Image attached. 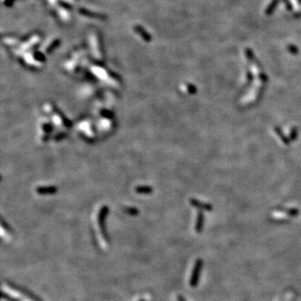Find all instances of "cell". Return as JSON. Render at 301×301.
<instances>
[{
    "mask_svg": "<svg viewBox=\"0 0 301 301\" xmlns=\"http://www.w3.org/2000/svg\"><path fill=\"white\" fill-rule=\"evenodd\" d=\"M202 259H197L194 268H193V273H192V276H191V280H190V284L193 287H195L197 283H198L199 279V274L202 270Z\"/></svg>",
    "mask_w": 301,
    "mask_h": 301,
    "instance_id": "1",
    "label": "cell"
},
{
    "mask_svg": "<svg viewBox=\"0 0 301 301\" xmlns=\"http://www.w3.org/2000/svg\"><path fill=\"white\" fill-rule=\"evenodd\" d=\"M105 215H106V209L104 208L100 213L99 215V224L100 227V229H101V233H102V235L104 238L105 240H108V236H107V233H106V230H105Z\"/></svg>",
    "mask_w": 301,
    "mask_h": 301,
    "instance_id": "2",
    "label": "cell"
},
{
    "mask_svg": "<svg viewBox=\"0 0 301 301\" xmlns=\"http://www.w3.org/2000/svg\"><path fill=\"white\" fill-rule=\"evenodd\" d=\"M135 33H137L138 35H140V36L142 37V39H145V41H149V40H150V37H149V35H148L147 33H146V31H145V30L143 29L142 27H140V26H136V27L135 28Z\"/></svg>",
    "mask_w": 301,
    "mask_h": 301,
    "instance_id": "3",
    "label": "cell"
},
{
    "mask_svg": "<svg viewBox=\"0 0 301 301\" xmlns=\"http://www.w3.org/2000/svg\"><path fill=\"white\" fill-rule=\"evenodd\" d=\"M59 13H60V16L61 17V18H64V20L68 19L69 14V12L67 11L66 9H60V11H59Z\"/></svg>",
    "mask_w": 301,
    "mask_h": 301,
    "instance_id": "4",
    "label": "cell"
},
{
    "mask_svg": "<svg viewBox=\"0 0 301 301\" xmlns=\"http://www.w3.org/2000/svg\"><path fill=\"white\" fill-rule=\"evenodd\" d=\"M178 301H186L185 300V299L182 296V295H178Z\"/></svg>",
    "mask_w": 301,
    "mask_h": 301,
    "instance_id": "5",
    "label": "cell"
},
{
    "mask_svg": "<svg viewBox=\"0 0 301 301\" xmlns=\"http://www.w3.org/2000/svg\"><path fill=\"white\" fill-rule=\"evenodd\" d=\"M63 1H64L65 3H75V0H63Z\"/></svg>",
    "mask_w": 301,
    "mask_h": 301,
    "instance_id": "6",
    "label": "cell"
},
{
    "mask_svg": "<svg viewBox=\"0 0 301 301\" xmlns=\"http://www.w3.org/2000/svg\"><path fill=\"white\" fill-rule=\"evenodd\" d=\"M139 301H145V300H143V299H141V300H139Z\"/></svg>",
    "mask_w": 301,
    "mask_h": 301,
    "instance_id": "7",
    "label": "cell"
}]
</instances>
